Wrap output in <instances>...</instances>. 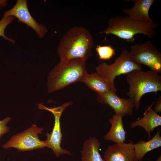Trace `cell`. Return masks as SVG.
I'll list each match as a JSON object with an SVG mask.
<instances>
[{"mask_svg": "<svg viewBox=\"0 0 161 161\" xmlns=\"http://www.w3.org/2000/svg\"><path fill=\"white\" fill-rule=\"evenodd\" d=\"M93 44V37L88 29L73 27L64 34L59 44L57 51L60 61L77 58L86 60L92 56Z\"/></svg>", "mask_w": 161, "mask_h": 161, "instance_id": "6da1fadb", "label": "cell"}, {"mask_svg": "<svg viewBox=\"0 0 161 161\" xmlns=\"http://www.w3.org/2000/svg\"><path fill=\"white\" fill-rule=\"evenodd\" d=\"M86 60L74 58L60 61L49 72L47 83L49 93L59 90L77 82H82L87 74Z\"/></svg>", "mask_w": 161, "mask_h": 161, "instance_id": "7a4b0ae2", "label": "cell"}, {"mask_svg": "<svg viewBox=\"0 0 161 161\" xmlns=\"http://www.w3.org/2000/svg\"><path fill=\"white\" fill-rule=\"evenodd\" d=\"M158 26L156 23L142 21L131 18L128 16H117L110 18L108 25L100 34L105 35V40L108 35H114L128 42H133L134 36L138 34L146 35L149 38L155 36V29Z\"/></svg>", "mask_w": 161, "mask_h": 161, "instance_id": "3957f363", "label": "cell"}, {"mask_svg": "<svg viewBox=\"0 0 161 161\" xmlns=\"http://www.w3.org/2000/svg\"><path fill=\"white\" fill-rule=\"evenodd\" d=\"M126 79L129 86L127 95L138 110L143 96L150 92L161 91V76L151 70L132 71L126 74Z\"/></svg>", "mask_w": 161, "mask_h": 161, "instance_id": "277c9868", "label": "cell"}, {"mask_svg": "<svg viewBox=\"0 0 161 161\" xmlns=\"http://www.w3.org/2000/svg\"><path fill=\"white\" fill-rule=\"evenodd\" d=\"M141 69V65L136 63L132 59L127 49L123 50L113 63L109 64L103 62L95 67L96 72L108 83L111 90L115 92L117 89L114 86V80L116 76Z\"/></svg>", "mask_w": 161, "mask_h": 161, "instance_id": "5b68a950", "label": "cell"}, {"mask_svg": "<svg viewBox=\"0 0 161 161\" xmlns=\"http://www.w3.org/2000/svg\"><path fill=\"white\" fill-rule=\"evenodd\" d=\"M129 52L136 63L145 65L158 74L161 73V54L151 41L132 45Z\"/></svg>", "mask_w": 161, "mask_h": 161, "instance_id": "8992f818", "label": "cell"}, {"mask_svg": "<svg viewBox=\"0 0 161 161\" xmlns=\"http://www.w3.org/2000/svg\"><path fill=\"white\" fill-rule=\"evenodd\" d=\"M43 130V128L33 124L24 131L12 136L2 147L5 149L14 148L23 151L43 148L46 147L45 141L40 140L38 136Z\"/></svg>", "mask_w": 161, "mask_h": 161, "instance_id": "52a82bcc", "label": "cell"}, {"mask_svg": "<svg viewBox=\"0 0 161 161\" xmlns=\"http://www.w3.org/2000/svg\"><path fill=\"white\" fill-rule=\"evenodd\" d=\"M71 102L64 103L61 105L54 108H49L39 104L38 109L45 110L52 113L55 118V124L52 131L50 134L47 132L46 134L47 139L45 140L46 147L51 148L58 157L64 154L71 155L70 152L63 149L61 146L62 134L60 126V118L65 109L72 104Z\"/></svg>", "mask_w": 161, "mask_h": 161, "instance_id": "ba28073f", "label": "cell"}, {"mask_svg": "<svg viewBox=\"0 0 161 161\" xmlns=\"http://www.w3.org/2000/svg\"><path fill=\"white\" fill-rule=\"evenodd\" d=\"M8 16L15 17L19 21L30 27L40 38H43L47 32V27L38 22L31 15L28 9L27 0H17L12 8L4 13L3 17Z\"/></svg>", "mask_w": 161, "mask_h": 161, "instance_id": "9c48e42d", "label": "cell"}, {"mask_svg": "<svg viewBox=\"0 0 161 161\" xmlns=\"http://www.w3.org/2000/svg\"><path fill=\"white\" fill-rule=\"evenodd\" d=\"M97 99L98 102L110 106L115 112V114L121 115L123 117L131 115L134 106L129 98H121L118 96L116 92L112 90L102 94H97Z\"/></svg>", "mask_w": 161, "mask_h": 161, "instance_id": "30bf717a", "label": "cell"}, {"mask_svg": "<svg viewBox=\"0 0 161 161\" xmlns=\"http://www.w3.org/2000/svg\"><path fill=\"white\" fill-rule=\"evenodd\" d=\"M133 143L109 145L103 156L105 161H136Z\"/></svg>", "mask_w": 161, "mask_h": 161, "instance_id": "8fae6325", "label": "cell"}, {"mask_svg": "<svg viewBox=\"0 0 161 161\" xmlns=\"http://www.w3.org/2000/svg\"><path fill=\"white\" fill-rule=\"evenodd\" d=\"M134 5L130 9H125L123 12L131 18L148 22H153L149 12L154 0H133Z\"/></svg>", "mask_w": 161, "mask_h": 161, "instance_id": "7c38bea8", "label": "cell"}, {"mask_svg": "<svg viewBox=\"0 0 161 161\" xmlns=\"http://www.w3.org/2000/svg\"><path fill=\"white\" fill-rule=\"evenodd\" d=\"M161 126V116L149 107L140 119L131 123L130 127L133 128L136 126L143 128L147 133L148 140L151 138V133L156 127Z\"/></svg>", "mask_w": 161, "mask_h": 161, "instance_id": "4fadbf2b", "label": "cell"}, {"mask_svg": "<svg viewBox=\"0 0 161 161\" xmlns=\"http://www.w3.org/2000/svg\"><path fill=\"white\" fill-rule=\"evenodd\" d=\"M123 117L114 114L109 120L111 126L109 131L104 136L105 140L115 143L124 142L126 133L123 123Z\"/></svg>", "mask_w": 161, "mask_h": 161, "instance_id": "5bb4252c", "label": "cell"}, {"mask_svg": "<svg viewBox=\"0 0 161 161\" xmlns=\"http://www.w3.org/2000/svg\"><path fill=\"white\" fill-rule=\"evenodd\" d=\"M160 132L158 129L154 136L147 141L140 139L137 143L133 144L136 161H141L147 153L161 147Z\"/></svg>", "mask_w": 161, "mask_h": 161, "instance_id": "9a60e30c", "label": "cell"}, {"mask_svg": "<svg viewBox=\"0 0 161 161\" xmlns=\"http://www.w3.org/2000/svg\"><path fill=\"white\" fill-rule=\"evenodd\" d=\"M100 145L95 137H90L86 140L81 151V161H105L99 152Z\"/></svg>", "mask_w": 161, "mask_h": 161, "instance_id": "2e32d148", "label": "cell"}, {"mask_svg": "<svg viewBox=\"0 0 161 161\" xmlns=\"http://www.w3.org/2000/svg\"><path fill=\"white\" fill-rule=\"evenodd\" d=\"M82 82L97 94H103L111 90L108 83L97 72L87 73Z\"/></svg>", "mask_w": 161, "mask_h": 161, "instance_id": "e0dca14e", "label": "cell"}, {"mask_svg": "<svg viewBox=\"0 0 161 161\" xmlns=\"http://www.w3.org/2000/svg\"><path fill=\"white\" fill-rule=\"evenodd\" d=\"M95 49L100 60H109L116 54L115 49L110 45H98L96 46Z\"/></svg>", "mask_w": 161, "mask_h": 161, "instance_id": "ac0fdd59", "label": "cell"}, {"mask_svg": "<svg viewBox=\"0 0 161 161\" xmlns=\"http://www.w3.org/2000/svg\"><path fill=\"white\" fill-rule=\"evenodd\" d=\"M14 18V17L13 16H8L3 17L0 21V36L13 44L15 43V41L12 38L7 37L5 35L4 31L6 27L11 23Z\"/></svg>", "mask_w": 161, "mask_h": 161, "instance_id": "d6986e66", "label": "cell"}, {"mask_svg": "<svg viewBox=\"0 0 161 161\" xmlns=\"http://www.w3.org/2000/svg\"><path fill=\"white\" fill-rule=\"evenodd\" d=\"M10 120V117H7L0 121V139L3 135L9 132L10 128L7 125Z\"/></svg>", "mask_w": 161, "mask_h": 161, "instance_id": "ffe728a7", "label": "cell"}, {"mask_svg": "<svg viewBox=\"0 0 161 161\" xmlns=\"http://www.w3.org/2000/svg\"><path fill=\"white\" fill-rule=\"evenodd\" d=\"M154 110L157 113L161 112V97H159L154 107Z\"/></svg>", "mask_w": 161, "mask_h": 161, "instance_id": "44dd1931", "label": "cell"}, {"mask_svg": "<svg viewBox=\"0 0 161 161\" xmlns=\"http://www.w3.org/2000/svg\"><path fill=\"white\" fill-rule=\"evenodd\" d=\"M7 3V0H0V9L5 6Z\"/></svg>", "mask_w": 161, "mask_h": 161, "instance_id": "7402d4cb", "label": "cell"}, {"mask_svg": "<svg viewBox=\"0 0 161 161\" xmlns=\"http://www.w3.org/2000/svg\"><path fill=\"white\" fill-rule=\"evenodd\" d=\"M155 161H161V155H160L157 159Z\"/></svg>", "mask_w": 161, "mask_h": 161, "instance_id": "603a6c76", "label": "cell"}]
</instances>
